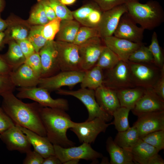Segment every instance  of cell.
Here are the masks:
<instances>
[{
	"mask_svg": "<svg viewBox=\"0 0 164 164\" xmlns=\"http://www.w3.org/2000/svg\"><path fill=\"white\" fill-rule=\"evenodd\" d=\"M5 2L4 0H0V12L2 11L5 7Z\"/></svg>",
	"mask_w": 164,
	"mask_h": 164,
	"instance_id": "94428289",
	"label": "cell"
},
{
	"mask_svg": "<svg viewBox=\"0 0 164 164\" xmlns=\"http://www.w3.org/2000/svg\"><path fill=\"white\" fill-rule=\"evenodd\" d=\"M104 78L103 70L96 65L85 71L80 83L81 88L95 90L102 86Z\"/></svg>",
	"mask_w": 164,
	"mask_h": 164,
	"instance_id": "4316f807",
	"label": "cell"
},
{
	"mask_svg": "<svg viewBox=\"0 0 164 164\" xmlns=\"http://www.w3.org/2000/svg\"><path fill=\"white\" fill-rule=\"evenodd\" d=\"M103 11H105L116 6L125 4L126 0H92Z\"/></svg>",
	"mask_w": 164,
	"mask_h": 164,
	"instance_id": "b9f144b4",
	"label": "cell"
},
{
	"mask_svg": "<svg viewBox=\"0 0 164 164\" xmlns=\"http://www.w3.org/2000/svg\"><path fill=\"white\" fill-rule=\"evenodd\" d=\"M47 0L57 17L62 20L73 19L72 11L63 5L60 0Z\"/></svg>",
	"mask_w": 164,
	"mask_h": 164,
	"instance_id": "ab89813d",
	"label": "cell"
},
{
	"mask_svg": "<svg viewBox=\"0 0 164 164\" xmlns=\"http://www.w3.org/2000/svg\"><path fill=\"white\" fill-rule=\"evenodd\" d=\"M104 46L102 39L98 36L78 46L81 70L86 71L95 65Z\"/></svg>",
	"mask_w": 164,
	"mask_h": 164,
	"instance_id": "7c38bea8",
	"label": "cell"
},
{
	"mask_svg": "<svg viewBox=\"0 0 164 164\" xmlns=\"http://www.w3.org/2000/svg\"><path fill=\"white\" fill-rule=\"evenodd\" d=\"M26 58L35 52L34 48L27 38L16 41Z\"/></svg>",
	"mask_w": 164,
	"mask_h": 164,
	"instance_id": "c3c4849f",
	"label": "cell"
},
{
	"mask_svg": "<svg viewBox=\"0 0 164 164\" xmlns=\"http://www.w3.org/2000/svg\"><path fill=\"white\" fill-rule=\"evenodd\" d=\"M138 117L133 125L140 138L152 132L164 130V111L144 114Z\"/></svg>",
	"mask_w": 164,
	"mask_h": 164,
	"instance_id": "2e32d148",
	"label": "cell"
},
{
	"mask_svg": "<svg viewBox=\"0 0 164 164\" xmlns=\"http://www.w3.org/2000/svg\"><path fill=\"white\" fill-rule=\"evenodd\" d=\"M2 56L12 70L16 69L24 63L26 60L19 44L17 42L13 41L9 43L8 51Z\"/></svg>",
	"mask_w": 164,
	"mask_h": 164,
	"instance_id": "f1b7e54d",
	"label": "cell"
},
{
	"mask_svg": "<svg viewBox=\"0 0 164 164\" xmlns=\"http://www.w3.org/2000/svg\"><path fill=\"white\" fill-rule=\"evenodd\" d=\"M14 85L19 87L37 86L40 77L27 64L24 63L9 74Z\"/></svg>",
	"mask_w": 164,
	"mask_h": 164,
	"instance_id": "ffe728a7",
	"label": "cell"
},
{
	"mask_svg": "<svg viewBox=\"0 0 164 164\" xmlns=\"http://www.w3.org/2000/svg\"><path fill=\"white\" fill-rule=\"evenodd\" d=\"M80 160L78 159H71L65 162L64 164H78L80 161Z\"/></svg>",
	"mask_w": 164,
	"mask_h": 164,
	"instance_id": "680465c9",
	"label": "cell"
},
{
	"mask_svg": "<svg viewBox=\"0 0 164 164\" xmlns=\"http://www.w3.org/2000/svg\"><path fill=\"white\" fill-rule=\"evenodd\" d=\"M102 39L104 45L114 53L120 60L126 62L131 54L143 43H134L113 35Z\"/></svg>",
	"mask_w": 164,
	"mask_h": 164,
	"instance_id": "d6986e66",
	"label": "cell"
},
{
	"mask_svg": "<svg viewBox=\"0 0 164 164\" xmlns=\"http://www.w3.org/2000/svg\"><path fill=\"white\" fill-rule=\"evenodd\" d=\"M128 12L125 4L115 7L103 12L97 27L99 37L102 39L113 36L122 15Z\"/></svg>",
	"mask_w": 164,
	"mask_h": 164,
	"instance_id": "4fadbf2b",
	"label": "cell"
},
{
	"mask_svg": "<svg viewBox=\"0 0 164 164\" xmlns=\"http://www.w3.org/2000/svg\"><path fill=\"white\" fill-rule=\"evenodd\" d=\"M145 89L138 87L116 91L121 106L132 110L143 95Z\"/></svg>",
	"mask_w": 164,
	"mask_h": 164,
	"instance_id": "d4e9b609",
	"label": "cell"
},
{
	"mask_svg": "<svg viewBox=\"0 0 164 164\" xmlns=\"http://www.w3.org/2000/svg\"><path fill=\"white\" fill-rule=\"evenodd\" d=\"M127 62L135 86L152 88L161 75L162 68L153 63Z\"/></svg>",
	"mask_w": 164,
	"mask_h": 164,
	"instance_id": "5b68a950",
	"label": "cell"
},
{
	"mask_svg": "<svg viewBox=\"0 0 164 164\" xmlns=\"http://www.w3.org/2000/svg\"><path fill=\"white\" fill-rule=\"evenodd\" d=\"M98 5L93 2L86 4L77 9L72 11L73 19L84 26H87L90 14Z\"/></svg>",
	"mask_w": 164,
	"mask_h": 164,
	"instance_id": "e575fe53",
	"label": "cell"
},
{
	"mask_svg": "<svg viewBox=\"0 0 164 164\" xmlns=\"http://www.w3.org/2000/svg\"><path fill=\"white\" fill-rule=\"evenodd\" d=\"M56 94L60 95L71 96L80 101L86 108L88 113L86 121L91 120L95 118H99L107 122L111 121L113 116L103 110L96 100L94 90L87 88H82L77 90H69L60 89Z\"/></svg>",
	"mask_w": 164,
	"mask_h": 164,
	"instance_id": "277c9868",
	"label": "cell"
},
{
	"mask_svg": "<svg viewBox=\"0 0 164 164\" xmlns=\"http://www.w3.org/2000/svg\"><path fill=\"white\" fill-rule=\"evenodd\" d=\"M41 78L42 65L39 52H35L26 58L25 63Z\"/></svg>",
	"mask_w": 164,
	"mask_h": 164,
	"instance_id": "60d3db41",
	"label": "cell"
},
{
	"mask_svg": "<svg viewBox=\"0 0 164 164\" xmlns=\"http://www.w3.org/2000/svg\"><path fill=\"white\" fill-rule=\"evenodd\" d=\"M0 138L9 151L26 154L31 150L27 137L16 125L0 134Z\"/></svg>",
	"mask_w": 164,
	"mask_h": 164,
	"instance_id": "5bb4252c",
	"label": "cell"
},
{
	"mask_svg": "<svg viewBox=\"0 0 164 164\" xmlns=\"http://www.w3.org/2000/svg\"><path fill=\"white\" fill-rule=\"evenodd\" d=\"M42 25L33 26L30 29L27 39L32 45L35 51L39 52L40 49L46 44L47 41L41 33Z\"/></svg>",
	"mask_w": 164,
	"mask_h": 164,
	"instance_id": "d6a6232c",
	"label": "cell"
},
{
	"mask_svg": "<svg viewBox=\"0 0 164 164\" xmlns=\"http://www.w3.org/2000/svg\"><path fill=\"white\" fill-rule=\"evenodd\" d=\"M84 73L83 70L61 71L50 77L40 78L37 86L49 92L57 91L65 86L72 88L81 82Z\"/></svg>",
	"mask_w": 164,
	"mask_h": 164,
	"instance_id": "9c48e42d",
	"label": "cell"
},
{
	"mask_svg": "<svg viewBox=\"0 0 164 164\" xmlns=\"http://www.w3.org/2000/svg\"><path fill=\"white\" fill-rule=\"evenodd\" d=\"M55 155L62 163L71 159H84L94 161L101 158L102 154L94 150L91 144L83 143L81 145L64 148L58 145H53Z\"/></svg>",
	"mask_w": 164,
	"mask_h": 164,
	"instance_id": "30bf717a",
	"label": "cell"
},
{
	"mask_svg": "<svg viewBox=\"0 0 164 164\" xmlns=\"http://www.w3.org/2000/svg\"><path fill=\"white\" fill-rule=\"evenodd\" d=\"M101 164H110L108 158L107 157H103Z\"/></svg>",
	"mask_w": 164,
	"mask_h": 164,
	"instance_id": "91938a15",
	"label": "cell"
},
{
	"mask_svg": "<svg viewBox=\"0 0 164 164\" xmlns=\"http://www.w3.org/2000/svg\"><path fill=\"white\" fill-rule=\"evenodd\" d=\"M137 116L151 112L164 111V100L152 88L145 89L144 94L131 110Z\"/></svg>",
	"mask_w": 164,
	"mask_h": 164,
	"instance_id": "ac0fdd59",
	"label": "cell"
},
{
	"mask_svg": "<svg viewBox=\"0 0 164 164\" xmlns=\"http://www.w3.org/2000/svg\"><path fill=\"white\" fill-rule=\"evenodd\" d=\"M130 111L128 108L121 106L113 112L112 115L114 120L112 124L118 132L125 131L130 127L128 119Z\"/></svg>",
	"mask_w": 164,
	"mask_h": 164,
	"instance_id": "4dcf8cb0",
	"label": "cell"
},
{
	"mask_svg": "<svg viewBox=\"0 0 164 164\" xmlns=\"http://www.w3.org/2000/svg\"></svg>",
	"mask_w": 164,
	"mask_h": 164,
	"instance_id": "6125c7cd",
	"label": "cell"
},
{
	"mask_svg": "<svg viewBox=\"0 0 164 164\" xmlns=\"http://www.w3.org/2000/svg\"><path fill=\"white\" fill-rule=\"evenodd\" d=\"M61 19L57 17L42 25L41 33L47 41L53 40L58 32Z\"/></svg>",
	"mask_w": 164,
	"mask_h": 164,
	"instance_id": "d590c367",
	"label": "cell"
},
{
	"mask_svg": "<svg viewBox=\"0 0 164 164\" xmlns=\"http://www.w3.org/2000/svg\"><path fill=\"white\" fill-rule=\"evenodd\" d=\"M137 24L128 12H126L121 17L113 35L134 43H142L145 29L138 27Z\"/></svg>",
	"mask_w": 164,
	"mask_h": 164,
	"instance_id": "9a60e30c",
	"label": "cell"
},
{
	"mask_svg": "<svg viewBox=\"0 0 164 164\" xmlns=\"http://www.w3.org/2000/svg\"><path fill=\"white\" fill-rule=\"evenodd\" d=\"M12 69L5 61L2 56H0V74L9 76Z\"/></svg>",
	"mask_w": 164,
	"mask_h": 164,
	"instance_id": "816d5d0a",
	"label": "cell"
},
{
	"mask_svg": "<svg viewBox=\"0 0 164 164\" xmlns=\"http://www.w3.org/2000/svg\"><path fill=\"white\" fill-rule=\"evenodd\" d=\"M152 89L159 97L164 100V66L162 68L159 78Z\"/></svg>",
	"mask_w": 164,
	"mask_h": 164,
	"instance_id": "681fc988",
	"label": "cell"
},
{
	"mask_svg": "<svg viewBox=\"0 0 164 164\" xmlns=\"http://www.w3.org/2000/svg\"><path fill=\"white\" fill-rule=\"evenodd\" d=\"M29 21L31 24L38 25H44L49 21L43 5L40 2H38L33 9Z\"/></svg>",
	"mask_w": 164,
	"mask_h": 164,
	"instance_id": "f35d334b",
	"label": "cell"
},
{
	"mask_svg": "<svg viewBox=\"0 0 164 164\" xmlns=\"http://www.w3.org/2000/svg\"><path fill=\"white\" fill-rule=\"evenodd\" d=\"M55 44L61 71L82 70L78 46L73 43L57 40Z\"/></svg>",
	"mask_w": 164,
	"mask_h": 164,
	"instance_id": "ba28073f",
	"label": "cell"
},
{
	"mask_svg": "<svg viewBox=\"0 0 164 164\" xmlns=\"http://www.w3.org/2000/svg\"><path fill=\"white\" fill-rule=\"evenodd\" d=\"M39 53L42 65L41 78L51 76L60 70L54 40L48 41Z\"/></svg>",
	"mask_w": 164,
	"mask_h": 164,
	"instance_id": "e0dca14e",
	"label": "cell"
},
{
	"mask_svg": "<svg viewBox=\"0 0 164 164\" xmlns=\"http://www.w3.org/2000/svg\"><path fill=\"white\" fill-rule=\"evenodd\" d=\"M120 60L118 56L105 45L95 65L108 70L114 67Z\"/></svg>",
	"mask_w": 164,
	"mask_h": 164,
	"instance_id": "f546056e",
	"label": "cell"
},
{
	"mask_svg": "<svg viewBox=\"0 0 164 164\" xmlns=\"http://www.w3.org/2000/svg\"><path fill=\"white\" fill-rule=\"evenodd\" d=\"M128 61L154 64L153 56L148 47L145 46L143 43L131 54Z\"/></svg>",
	"mask_w": 164,
	"mask_h": 164,
	"instance_id": "836d02e7",
	"label": "cell"
},
{
	"mask_svg": "<svg viewBox=\"0 0 164 164\" xmlns=\"http://www.w3.org/2000/svg\"><path fill=\"white\" fill-rule=\"evenodd\" d=\"M125 4L130 17L145 30H152L164 22L163 9L156 1L142 3L138 0H126Z\"/></svg>",
	"mask_w": 164,
	"mask_h": 164,
	"instance_id": "3957f363",
	"label": "cell"
},
{
	"mask_svg": "<svg viewBox=\"0 0 164 164\" xmlns=\"http://www.w3.org/2000/svg\"><path fill=\"white\" fill-rule=\"evenodd\" d=\"M77 0H60L61 2L64 5H71L74 4Z\"/></svg>",
	"mask_w": 164,
	"mask_h": 164,
	"instance_id": "6f0895ef",
	"label": "cell"
},
{
	"mask_svg": "<svg viewBox=\"0 0 164 164\" xmlns=\"http://www.w3.org/2000/svg\"><path fill=\"white\" fill-rule=\"evenodd\" d=\"M66 111L59 108L42 106L40 116L46 132V136L53 144L64 148L74 145L75 143L69 139L67 130L73 126L72 121Z\"/></svg>",
	"mask_w": 164,
	"mask_h": 164,
	"instance_id": "7a4b0ae2",
	"label": "cell"
},
{
	"mask_svg": "<svg viewBox=\"0 0 164 164\" xmlns=\"http://www.w3.org/2000/svg\"><path fill=\"white\" fill-rule=\"evenodd\" d=\"M9 23L7 21L2 19L0 17V32H3L7 28Z\"/></svg>",
	"mask_w": 164,
	"mask_h": 164,
	"instance_id": "11a10c76",
	"label": "cell"
},
{
	"mask_svg": "<svg viewBox=\"0 0 164 164\" xmlns=\"http://www.w3.org/2000/svg\"><path fill=\"white\" fill-rule=\"evenodd\" d=\"M141 138L156 148L159 152L164 149V130L152 132Z\"/></svg>",
	"mask_w": 164,
	"mask_h": 164,
	"instance_id": "74e56055",
	"label": "cell"
},
{
	"mask_svg": "<svg viewBox=\"0 0 164 164\" xmlns=\"http://www.w3.org/2000/svg\"><path fill=\"white\" fill-rule=\"evenodd\" d=\"M23 164H43L44 158L35 150H31L26 153Z\"/></svg>",
	"mask_w": 164,
	"mask_h": 164,
	"instance_id": "7dc6e473",
	"label": "cell"
},
{
	"mask_svg": "<svg viewBox=\"0 0 164 164\" xmlns=\"http://www.w3.org/2000/svg\"><path fill=\"white\" fill-rule=\"evenodd\" d=\"M43 5L46 16L49 21L57 17L53 9L50 5L47 0H38Z\"/></svg>",
	"mask_w": 164,
	"mask_h": 164,
	"instance_id": "f907efd6",
	"label": "cell"
},
{
	"mask_svg": "<svg viewBox=\"0 0 164 164\" xmlns=\"http://www.w3.org/2000/svg\"><path fill=\"white\" fill-rule=\"evenodd\" d=\"M15 87L9 76L0 74V96L7 92H13Z\"/></svg>",
	"mask_w": 164,
	"mask_h": 164,
	"instance_id": "bcb514c9",
	"label": "cell"
},
{
	"mask_svg": "<svg viewBox=\"0 0 164 164\" xmlns=\"http://www.w3.org/2000/svg\"><path fill=\"white\" fill-rule=\"evenodd\" d=\"M106 70L104 73V86L116 91L136 87L127 62L120 60L113 68Z\"/></svg>",
	"mask_w": 164,
	"mask_h": 164,
	"instance_id": "52a82bcc",
	"label": "cell"
},
{
	"mask_svg": "<svg viewBox=\"0 0 164 164\" xmlns=\"http://www.w3.org/2000/svg\"><path fill=\"white\" fill-rule=\"evenodd\" d=\"M16 125L26 135L31 145L33 147L34 150L44 158L55 155L53 145L46 136L40 135L28 129Z\"/></svg>",
	"mask_w": 164,
	"mask_h": 164,
	"instance_id": "7402d4cb",
	"label": "cell"
},
{
	"mask_svg": "<svg viewBox=\"0 0 164 164\" xmlns=\"http://www.w3.org/2000/svg\"><path fill=\"white\" fill-rule=\"evenodd\" d=\"M94 91L97 103L103 110L109 114L112 115L113 112L121 107L116 91L102 85Z\"/></svg>",
	"mask_w": 164,
	"mask_h": 164,
	"instance_id": "44dd1931",
	"label": "cell"
},
{
	"mask_svg": "<svg viewBox=\"0 0 164 164\" xmlns=\"http://www.w3.org/2000/svg\"><path fill=\"white\" fill-rule=\"evenodd\" d=\"M5 33L3 31L0 32V50L3 47L5 43Z\"/></svg>",
	"mask_w": 164,
	"mask_h": 164,
	"instance_id": "9f6ffc18",
	"label": "cell"
},
{
	"mask_svg": "<svg viewBox=\"0 0 164 164\" xmlns=\"http://www.w3.org/2000/svg\"><path fill=\"white\" fill-rule=\"evenodd\" d=\"M135 164H147L150 159L158 153V150L140 138L130 151Z\"/></svg>",
	"mask_w": 164,
	"mask_h": 164,
	"instance_id": "cb8c5ba5",
	"label": "cell"
},
{
	"mask_svg": "<svg viewBox=\"0 0 164 164\" xmlns=\"http://www.w3.org/2000/svg\"><path fill=\"white\" fill-rule=\"evenodd\" d=\"M6 33H9L10 36L16 41L22 40L27 38L28 32L25 28L21 26L12 27Z\"/></svg>",
	"mask_w": 164,
	"mask_h": 164,
	"instance_id": "f6af8a7d",
	"label": "cell"
},
{
	"mask_svg": "<svg viewBox=\"0 0 164 164\" xmlns=\"http://www.w3.org/2000/svg\"><path fill=\"white\" fill-rule=\"evenodd\" d=\"M62 163L55 155H51L44 158L43 164H61Z\"/></svg>",
	"mask_w": 164,
	"mask_h": 164,
	"instance_id": "f5cc1de1",
	"label": "cell"
},
{
	"mask_svg": "<svg viewBox=\"0 0 164 164\" xmlns=\"http://www.w3.org/2000/svg\"><path fill=\"white\" fill-rule=\"evenodd\" d=\"M140 138L137 129L133 125L125 131L118 132L114 141L119 146L130 151Z\"/></svg>",
	"mask_w": 164,
	"mask_h": 164,
	"instance_id": "83f0119b",
	"label": "cell"
},
{
	"mask_svg": "<svg viewBox=\"0 0 164 164\" xmlns=\"http://www.w3.org/2000/svg\"><path fill=\"white\" fill-rule=\"evenodd\" d=\"M17 90L18 92L16 96L20 99H29L43 107L59 108L65 111L69 109V103L67 99L53 98L50 92L44 88L38 86L19 87Z\"/></svg>",
	"mask_w": 164,
	"mask_h": 164,
	"instance_id": "8992f818",
	"label": "cell"
},
{
	"mask_svg": "<svg viewBox=\"0 0 164 164\" xmlns=\"http://www.w3.org/2000/svg\"><path fill=\"white\" fill-rule=\"evenodd\" d=\"M106 148L110 155V164H135L131 152L118 145L111 136L107 139Z\"/></svg>",
	"mask_w": 164,
	"mask_h": 164,
	"instance_id": "603a6c76",
	"label": "cell"
},
{
	"mask_svg": "<svg viewBox=\"0 0 164 164\" xmlns=\"http://www.w3.org/2000/svg\"><path fill=\"white\" fill-rule=\"evenodd\" d=\"M13 92H7L1 96L2 98L1 107L4 111L15 125L46 136V131L40 114L42 106L35 101L24 103Z\"/></svg>",
	"mask_w": 164,
	"mask_h": 164,
	"instance_id": "6da1fadb",
	"label": "cell"
},
{
	"mask_svg": "<svg viewBox=\"0 0 164 164\" xmlns=\"http://www.w3.org/2000/svg\"><path fill=\"white\" fill-rule=\"evenodd\" d=\"M97 36H99L96 28L83 26L79 28L73 43L79 46L91 38Z\"/></svg>",
	"mask_w": 164,
	"mask_h": 164,
	"instance_id": "8d00e7d4",
	"label": "cell"
},
{
	"mask_svg": "<svg viewBox=\"0 0 164 164\" xmlns=\"http://www.w3.org/2000/svg\"><path fill=\"white\" fill-rule=\"evenodd\" d=\"M15 125L13 121L0 106V134Z\"/></svg>",
	"mask_w": 164,
	"mask_h": 164,
	"instance_id": "7bdbcfd3",
	"label": "cell"
},
{
	"mask_svg": "<svg viewBox=\"0 0 164 164\" xmlns=\"http://www.w3.org/2000/svg\"><path fill=\"white\" fill-rule=\"evenodd\" d=\"M112 122L107 123L101 119L96 118L81 123L74 122L70 129L77 136L79 142L91 144L95 141L98 135L104 132Z\"/></svg>",
	"mask_w": 164,
	"mask_h": 164,
	"instance_id": "8fae6325",
	"label": "cell"
},
{
	"mask_svg": "<svg viewBox=\"0 0 164 164\" xmlns=\"http://www.w3.org/2000/svg\"><path fill=\"white\" fill-rule=\"evenodd\" d=\"M80 25L73 19L61 20L56 40L73 43Z\"/></svg>",
	"mask_w": 164,
	"mask_h": 164,
	"instance_id": "484cf974",
	"label": "cell"
},
{
	"mask_svg": "<svg viewBox=\"0 0 164 164\" xmlns=\"http://www.w3.org/2000/svg\"><path fill=\"white\" fill-rule=\"evenodd\" d=\"M164 160L157 153L152 156L149 159L147 164H164Z\"/></svg>",
	"mask_w": 164,
	"mask_h": 164,
	"instance_id": "db71d44e",
	"label": "cell"
},
{
	"mask_svg": "<svg viewBox=\"0 0 164 164\" xmlns=\"http://www.w3.org/2000/svg\"><path fill=\"white\" fill-rule=\"evenodd\" d=\"M103 12L98 6L95 8L90 14L87 20L86 26L97 28Z\"/></svg>",
	"mask_w": 164,
	"mask_h": 164,
	"instance_id": "ee69618b",
	"label": "cell"
},
{
	"mask_svg": "<svg viewBox=\"0 0 164 164\" xmlns=\"http://www.w3.org/2000/svg\"><path fill=\"white\" fill-rule=\"evenodd\" d=\"M148 48L153 57L154 64L160 68L164 66V57L163 50L159 45L157 35L154 32L152 36L151 43Z\"/></svg>",
	"mask_w": 164,
	"mask_h": 164,
	"instance_id": "1f68e13d",
	"label": "cell"
}]
</instances>
